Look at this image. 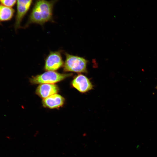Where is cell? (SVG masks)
Returning <instances> with one entry per match:
<instances>
[{
	"label": "cell",
	"mask_w": 157,
	"mask_h": 157,
	"mask_svg": "<svg viewBox=\"0 0 157 157\" xmlns=\"http://www.w3.org/2000/svg\"><path fill=\"white\" fill-rule=\"evenodd\" d=\"M57 0H36L24 28L35 24L42 26L49 22L53 21V7Z\"/></svg>",
	"instance_id": "6da1fadb"
},
{
	"label": "cell",
	"mask_w": 157,
	"mask_h": 157,
	"mask_svg": "<svg viewBox=\"0 0 157 157\" xmlns=\"http://www.w3.org/2000/svg\"><path fill=\"white\" fill-rule=\"evenodd\" d=\"M65 59L63 65L65 72L87 73L88 60L84 58L65 52Z\"/></svg>",
	"instance_id": "7a4b0ae2"
},
{
	"label": "cell",
	"mask_w": 157,
	"mask_h": 157,
	"mask_svg": "<svg viewBox=\"0 0 157 157\" xmlns=\"http://www.w3.org/2000/svg\"><path fill=\"white\" fill-rule=\"evenodd\" d=\"M72 73H61L53 71H47L42 74L32 76L30 79L33 84H54L72 76Z\"/></svg>",
	"instance_id": "3957f363"
},
{
	"label": "cell",
	"mask_w": 157,
	"mask_h": 157,
	"mask_svg": "<svg viewBox=\"0 0 157 157\" xmlns=\"http://www.w3.org/2000/svg\"><path fill=\"white\" fill-rule=\"evenodd\" d=\"M61 52V50L50 52L45 60L44 70L55 71L63 66L64 62Z\"/></svg>",
	"instance_id": "277c9868"
},
{
	"label": "cell",
	"mask_w": 157,
	"mask_h": 157,
	"mask_svg": "<svg viewBox=\"0 0 157 157\" xmlns=\"http://www.w3.org/2000/svg\"><path fill=\"white\" fill-rule=\"evenodd\" d=\"M33 0H17V11L14 25L16 31L21 27V22L28 11Z\"/></svg>",
	"instance_id": "5b68a950"
},
{
	"label": "cell",
	"mask_w": 157,
	"mask_h": 157,
	"mask_svg": "<svg viewBox=\"0 0 157 157\" xmlns=\"http://www.w3.org/2000/svg\"><path fill=\"white\" fill-rule=\"evenodd\" d=\"M71 85L79 92L85 93L93 89V85L90 79L79 73L75 76L71 82Z\"/></svg>",
	"instance_id": "8992f818"
},
{
	"label": "cell",
	"mask_w": 157,
	"mask_h": 157,
	"mask_svg": "<svg viewBox=\"0 0 157 157\" xmlns=\"http://www.w3.org/2000/svg\"><path fill=\"white\" fill-rule=\"evenodd\" d=\"M59 90L58 86L54 84H42L37 87L35 93L39 97L44 99L56 94Z\"/></svg>",
	"instance_id": "52a82bcc"
},
{
	"label": "cell",
	"mask_w": 157,
	"mask_h": 157,
	"mask_svg": "<svg viewBox=\"0 0 157 157\" xmlns=\"http://www.w3.org/2000/svg\"><path fill=\"white\" fill-rule=\"evenodd\" d=\"M64 98L61 95L55 94L43 99L42 104L44 107L50 109L58 108L64 104Z\"/></svg>",
	"instance_id": "ba28073f"
},
{
	"label": "cell",
	"mask_w": 157,
	"mask_h": 157,
	"mask_svg": "<svg viewBox=\"0 0 157 157\" xmlns=\"http://www.w3.org/2000/svg\"><path fill=\"white\" fill-rule=\"evenodd\" d=\"M15 13V10L12 7L0 4V22L10 20Z\"/></svg>",
	"instance_id": "9c48e42d"
},
{
	"label": "cell",
	"mask_w": 157,
	"mask_h": 157,
	"mask_svg": "<svg viewBox=\"0 0 157 157\" xmlns=\"http://www.w3.org/2000/svg\"><path fill=\"white\" fill-rule=\"evenodd\" d=\"M1 4L4 6L12 7L17 2V0H0Z\"/></svg>",
	"instance_id": "30bf717a"
},
{
	"label": "cell",
	"mask_w": 157,
	"mask_h": 157,
	"mask_svg": "<svg viewBox=\"0 0 157 157\" xmlns=\"http://www.w3.org/2000/svg\"><path fill=\"white\" fill-rule=\"evenodd\" d=\"M156 89H157V85H156Z\"/></svg>",
	"instance_id": "8fae6325"
}]
</instances>
